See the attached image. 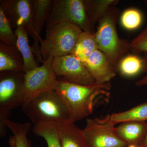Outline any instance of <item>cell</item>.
I'll return each mask as SVG.
<instances>
[{"instance_id": "obj_1", "label": "cell", "mask_w": 147, "mask_h": 147, "mask_svg": "<svg viewBox=\"0 0 147 147\" xmlns=\"http://www.w3.org/2000/svg\"><path fill=\"white\" fill-rule=\"evenodd\" d=\"M111 88L110 83L86 86L61 80L56 90L66 105L71 121L75 123L91 115L97 105L107 102Z\"/></svg>"}, {"instance_id": "obj_2", "label": "cell", "mask_w": 147, "mask_h": 147, "mask_svg": "<svg viewBox=\"0 0 147 147\" xmlns=\"http://www.w3.org/2000/svg\"><path fill=\"white\" fill-rule=\"evenodd\" d=\"M21 107L35 125L52 124L58 126L71 121L67 107L56 90L42 93Z\"/></svg>"}, {"instance_id": "obj_3", "label": "cell", "mask_w": 147, "mask_h": 147, "mask_svg": "<svg viewBox=\"0 0 147 147\" xmlns=\"http://www.w3.org/2000/svg\"><path fill=\"white\" fill-rule=\"evenodd\" d=\"M120 10L115 6H111L98 23L94 35L98 50L107 57L117 68L121 59L130 51V42L119 37L116 24Z\"/></svg>"}, {"instance_id": "obj_4", "label": "cell", "mask_w": 147, "mask_h": 147, "mask_svg": "<svg viewBox=\"0 0 147 147\" xmlns=\"http://www.w3.org/2000/svg\"><path fill=\"white\" fill-rule=\"evenodd\" d=\"M83 32L76 25L69 23H60L47 29L45 39L40 42L44 60L73 54Z\"/></svg>"}, {"instance_id": "obj_5", "label": "cell", "mask_w": 147, "mask_h": 147, "mask_svg": "<svg viewBox=\"0 0 147 147\" xmlns=\"http://www.w3.org/2000/svg\"><path fill=\"white\" fill-rule=\"evenodd\" d=\"M25 72H0V137L7 133L5 121L13 109L24 104Z\"/></svg>"}, {"instance_id": "obj_6", "label": "cell", "mask_w": 147, "mask_h": 147, "mask_svg": "<svg viewBox=\"0 0 147 147\" xmlns=\"http://www.w3.org/2000/svg\"><path fill=\"white\" fill-rule=\"evenodd\" d=\"M61 23L74 24L84 32L94 34L84 0H54L46 24L47 30Z\"/></svg>"}, {"instance_id": "obj_7", "label": "cell", "mask_w": 147, "mask_h": 147, "mask_svg": "<svg viewBox=\"0 0 147 147\" xmlns=\"http://www.w3.org/2000/svg\"><path fill=\"white\" fill-rule=\"evenodd\" d=\"M53 59L48 58L41 66L25 72L24 103L44 92L57 89L59 80L53 70Z\"/></svg>"}, {"instance_id": "obj_8", "label": "cell", "mask_w": 147, "mask_h": 147, "mask_svg": "<svg viewBox=\"0 0 147 147\" xmlns=\"http://www.w3.org/2000/svg\"><path fill=\"white\" fill-rule=\"evenodd\" d=\"M53 67L57 77L67 82L86 86L96 83L84 63L73 54L54 58Z\"/></svg>"}, {"instance_id": "obj_9", "label": "cell", "mask_w": 147, "mask_h": 147, "mask_svg": "<svg viewBox=\"0 0 147 147\" xmlns=\"http://www.w3.org/2000/svg\"><path fill=\"white\" fill-rule=\"evenodd\" d=\"M115 127L98 118L87 119L83 131L88 147H127L116 134Z\"/></svg>"}, {"instance_id": "obj_10", "label": "cell", "mask_w": 147, "mask_h": 147, "mask_svg": "<svg viewBox=\"0 0 147 147\" xmlns=\"http://www.w3.org/2000/svg\"><path fill=\"white\" fill-rule=\"evenodd\" d=\"M0 6L4 11L13 30L23 27L35 40L32 23V0H1Z\"/></svg>"}, {"instance_id": "obj_11", "label": "cell", "mask_w": 147, "mask_h": 147, "mask_svg": "<svg viewBox=\"0 0 147 147\" xmlns=\"http://www.w3.org/2000/svg\"><path fill=\"white\" fill-rule=\"evenodd\" d=\"M84 64L97 84L110 83L117 74V68L98 49L94 51Z\"/></svg>"}, {"instance_id": "obj_12", "label": "cell", "mask_w": 147, "mask_h": 147, "mask_svg": "<svg viewBox=\"0 0 147 147\" xmlns=\"http://www.w3.org/2000/svg\"><path fill=\"white\" fill-rule=\"evenodd\" d=\"M32 23L35 40L32 49L37 60L43 63V59L40 51V42L42 39L41 33L45 22H47L50 14V8L53 4L52 0H32Z\"/></svg>"}, {"instance_id": "obj_13", "label": "cell", "mask_w": 147, "mask_h": 147, "mask_svg": "<svg viewBox=\"0 0 147 147\" xmlns=\"http://www.w3.org/2000/svg\"><path fill=\"white\" fill-rule=\"evenodd\" d=\"M115 130L119 138L127 146L139 147L147 132V122L129 121L122 123Z\"/></svg>"}, {"instance_id": "obj_14", "label": "cell", "mask_w": 147, "mask_h": 147, "mask_svg": "<svg viewBox=\"0 0 147 147\" xmlns=\"http://www.w3.org/2000/svg\"><path fill=\"white\" fill-rule=\"evenodd\" d=\"M25 72L22 55L16 46L0 41V72Z\"/></svg>"}, {"instance_id": "obj_15", "label": "cell", "mask_w": 147, "mask_h": 147, "mask_svg": "<svg viewBox=\"0 0 147 147\" xmlns=\"http://www.w3.org/2000/svg\"><path fill=\"white\" fill-rule=\"evenodd\" d=\"M58 134L62 147H88L81 129L72 121L58 126Z\"/></svg>"}, {"instance_id": "obj_16", "label": "cell", "mask_w": 147, "mask_h": 147, "mask_svg": "<svg viewBox=\"0 0 147 147\" xmlns=\"http://www.w3.org/2000/svg\"><path fill=\"white\" fill-rule=\"evenodd\" d=\"M14 31L17 37L16 47L24 60V71L26 72L38 67V61L35 58L32 47L29 44V35L26 29L23 27H18Z\"/></svg>"}, {"instance_id": "obj_17", "label": "cell", "mask_w": 147, "mask_h": 147, "mask_svg": "<svg viewBox=\"0 0 147 147\" xmlns=\"http://www.w3.org/2000/svg\"><path fill=\"white\" fill-rule=\"evenodd\" d=\"M100 119L114 125L125 122H147V102L123 112L107 115Z\"/></svg>"}, {"instance_id": "obj_18", "label": "cell", "mask_w": 147, "mask_h": 147, "mask_svg": "<svg viewBox=\"0 0 147 147\" xmlns=\"http://www.w3.org/2000/svg\"><path fill=\"white\" fill-rule=\"evenodd\" d=\"M5 123L13 134L9 138L10 147H32L31 141L27 137L31 128L30 123H21L8 119Z\"/></svg>"}, {"instance_id": "obj_19", "label": "cell", "mask_w": 147, "mask_h": 147, "mask_svg": "<svg viewBox=\"0 0 147 147\" xmlns=\"http://www.w3.org/2000/svg\"><path fill=\"white\" fill-rule=\"evenodd\" d=\"M90 21L92 26L98 23L109 9L115 6L117 0H84Z\"/></svg>"}, {"instance_id": "obj_20", "label": "cell", "mask_w": 147, "mask_h": 147, "mask_svg": "<svg viewBox=\"0 0 147 147\" xmlns=\"http://www.w3.org/2000/svg\"><path fill=\"white\" fill-rule=\"evenodd\" d=\"M98 49V45L94 34L83 31L72 54L84 63L90 55Z\"/></svg>"}, {"instance_id": "obj_21", "label": "cell", "mask_w": 147, "mask_h": 147, "mask_svg": "<svg viewBox=\"0 0 147 147\" xmlns=\"http://www.w3.org/2000/svg\"><path fill=\"white\" fill-rule=\"evenodd\" d=\"M118 66L123 76L133 77L144 70V60L137 55H129L121 59Z\"/></svg>"}, {"instance_id": "obj_22", "label": "cell", "mask_w": 147, "mask_h": 147, "mask_svg": "<svg viewBox=\"0 0 147 147\" xmlns=\"http://www.w3.org/2000/svg\"><path fill=\"white\" fill-rule=\"evenodd\" d=\"M33 131L37 136L42 137L47 147H62L58 134V126L52 124L34 125Z\"/></svg>"}, {"instance_id": "obj_23", "label": "cell", "mask_w": 147, "mask_h": 147, "mask_svg": "<svg viewBox=\"0 0 147 147\" xmlns=\"http://www.w3.org/2000/svg\"><path fill=\"white\" fill-rule=\"evenodd\" d=\"M4 11L0 6V40L7 45L16 47L17 37Z\"/></svg>"}, {"instance_id": "obj_24", "label": "cell", "mask_w": 147, "mask_h": 147, "mask_svg": "<svg viewBox=\"0 0 147 147\" xmlns=\"http://www.w3.org/2000/svg\"><path fill=\"white\" fill-rule=\"evenodd\" d=\"M142 13L136 8H129L124 11L121 17V22L124 28L129 30H136L142 22Z\"/></svg>"}, {"instance_id": "obj_25", "label": "cell", "mask_w": 147, "mask_h": 147, "mask_svg": "<svg viewBox=\"0 0 147 147\" xmlns=\"http://www.w3.org/2000/svg\"><path fill=\"white\" fill-rule=\"evenodd\" d=\"M130 51L134 54L147 52V26L130 42Z\"/></svg>"}, {"instance_id": "obj_26", "label": "cell", "mask_w": 147, "mask_h": 147, "mask_svg": "<svg viewBox=\"0 0 147 147\" xmlns=\"http://www.w3.org/2000/svg\"><path fill=\"white\" fill-rule=\"evenodd\" d=\"M144 57L143 60L144 63V71L146 73L145 75L142 79H139L136 82V85L138 86H147V52L144 53Z\"/></svg>"}, {"instance_id": "obj_27", "label": "cell", "mask_w": 147, "mask_h": 147, "mask_svg": "<svg viewBox=\"0 0 147 147\" xmlns=\"http://www.w3.org/2000/svg\"><path fill=\"white\" fill-rule=\"evenodd\" d=\"M139 147H147V132L144 139Z\"/></svg>"}, {"instance_id": "obj_28", "label": "cell", "mask_w": 147, "mask_h": 147, "mask_svg": "<svg viewBox=\"0 0 147 147\" xmlns=\"http://www.w3.org/2000/svg\"><path fill=\"white\" fill-rule=\"evenodd\" d=\"M127 147H139L137 146H127Z\"/></svg>"}]
</instances>
